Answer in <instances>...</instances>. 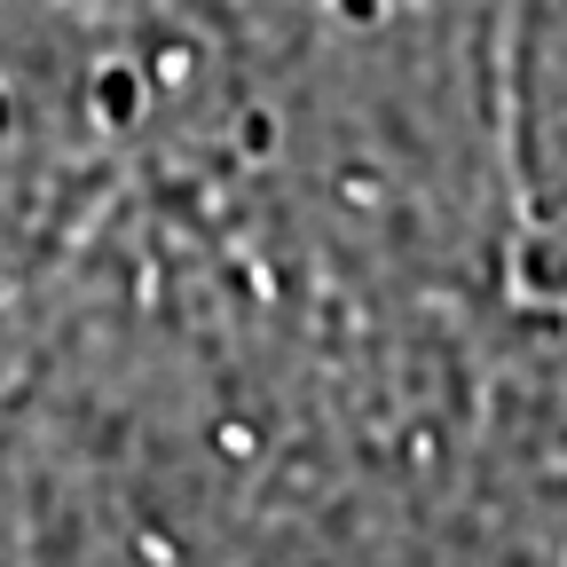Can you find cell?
Instances as JSON below:
<instances>
[{"instance_id": "obj_1", "label": "cell", "mask_w": 567, "mask_h": 567, "mask_svg": "<svg viewBox=\"0 0 567 567\" xmlns=\"http://www.w3.org/2000/svg\"><path fill=\"white\" fill-rule=\"evenodd\" d=\"M331 9H339V24L363 32V24H379V17H386V0H331Z\"/></svg>"}, {"instance_id": "obj_2", "label": "cell", "mask_w": 567, "mask_h": 567, "mask_svg": "<svg viewBox=\"0 0 567 567\" xmlns=\"http://www.w3.org/2000/svg\"><path fill=\"white\" fill-rule=\"evenodd\" d=\"M245 151H252V158H268V151H276V118H268V111H252V118H245Z\"/></svg>"}]
</instances>
